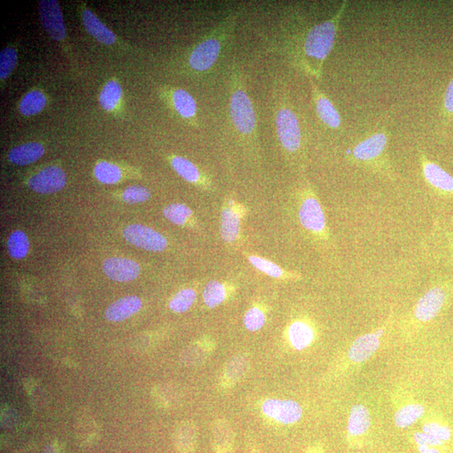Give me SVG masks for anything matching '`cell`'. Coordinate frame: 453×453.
<instances>
[{"label":"cell","instance_id":"cell-1","mask_svg":"<svg viewBox=\"0 0 453 453\" xmlns=\"http://www.w3.org/2000/svg\"><path fill=\"white\" fill-rule=\"evenodd\" d=\"M347 3H342L332 18L310 28L298 40L300 43L296 47L298 62L302 69L316 79H321L325 61L335 45L338 27L344 15Z\"/></svg>","mask_w":453,"mask_h":453},{"label":"cell","instance_id":"cell-2","mask_svg":"<svg viewBox=\"0 0 453 453\" xmlns=\"http://www.w3.org/2000/svg\"><path fill=\"white\" fill-rule=\"evenodd\" d=\"M235 20L234 15L223 20L220 26L195 47L189 56V65L193 70L205 72L214 67L223 50L228 32L235 24Z\"/></svg>","mask_w":453,"mask_h":453},{"label":"cell","instance_id":"cell-3","mask_svg":"<svg viewBox=\"0 0 453 453\" xmlns=\"http://www.w3.org/2000/svg\"><path fill=\"white\" fill-rule=\"evenodd\" d=\"M388 141L389 138L385 130H379L358 142L352 150L349 151L350 157L358 164L389 175L391 168L386 154Z\"/></svg>","mask_w":453,"mask_h":453},{"label":"cell","instance_id":"cell-4","mask_svg":"<svg viewBox=\"0 0 453 453\" xmlns=\"http://www.w3.org/2000/svg\"><path fill=\"white\" fill-rule=\"evenodd\" d=\"M298 216L301 226L310 235L319 239H329L324 208L311 189H305L302 195Z\"/></svg>","mask_w":453,"mask_h":453},{"label":"cell","instance_id":"cell-5","mask_svg":"<svg viewBox=\"0 0 453 453\" xmlns=\"http://www.w3.org/2000/svg\"><path fill=\"white\" fill-rule=\"evenodd\" d=\"M276 129L283 149L289 154L300 153L303 145V136L299 118L292 108L284 106L278 109Z\"/></svg>","mask_w":453,"mask_h":453},{"label":"cell","instance_id":"cell-6","mask_svg":"<svg viewBox=\"0 0 453 453\" xmlns=\"http://www.w3.org/2000/svg\"><path fill=\"white\" fill-rule=\"evenodd\" d=\"M230 113L232 123L244 136H250L256 129V116L254 106L247 93L237 86L231 92Z\"/></svg>","mask_w":453,"mask_h":453},{"label":"cell","instance_id":"cell-7","mask_svg":"<svg viewBox=\"0 0 453 453\" xmlns=\"http://www.w3.org/2000/svg\"><path fill=\"white\" fill-rule=\"evenodd\" d=\"M419 161L422 173L428 185L444 197L453 198V177L436 163L419 151Z\"/></svg>","mask_w":453,"mask_h":453},{"label":"cell","instance_id":"cell-8","mask_svg":"<svg viewBox=\"0 0 453 453\" xmlns=\"http://www.w3.org/2000/svg\"><path fill=\"white\" fill-rule=\"evenodd\" d=\"M124 237L132 246L147 251L162 252L168 246L167 239L160 232L141 224H132L126 228Z\"/></svg>","mask_w":453,"mask_h":453},{"label":"cell","instance_id":"cell-9","mask_svg":"<svg viewBox=\"0 0 453 453\" xmlns=\"http://www.w3.org/2000/svg\"><path fill=\"white\" fill-rule=\"evenodd\" d=\"M39 15L42 26L53 40L62 42L66 38L63 15L56 0H40Z\"/></svg>","mask_w":453,"mask_h":453},{"label":"cell","instance_id":"cell-10","mask_svg":"<svg viewBox=\"0 0 453 453\" xmlns=\"http://www.w3.org/2000/svg\"><path fill=\"white\" fill-rule=\"evenodd\" d=\"M447 301V292L442 287H434L428 289L420 298L413 311L416 321L426 324L434 320L438 315Z\"/></svg>","mask_w":453,"mask_h":453},{"label":"cell","instance_id":"cell-11","mask_svg":"<svg viewBox=\"0 0 453 453\" xmlns=\"http://www.w3.org/2000/svg\"><path fill=\"white\" fill-rule=\"evenodd\" d=\"M264 415L284 425H291L301 418V406L291 399H269L261 407Z\"/></svg>","mask_w":453,"mask_h":453},{"label":"cell","instance_id":"cell-12","mask_svg":"<svg viewBox=\"0 0 453 453\" xmlns=\"http://www.w3.org/2000/svg\"><path fill=\"white\" fill-rule=\"evenodd\" d=\"M66 182V174L63 169L48 166L29 180L28 184L35 193L51 194L62 190Z\"/></svg>","mask_w":453,"mask_h":453},{"label":"cell","instance_id":"cell-13","mask_svg":"<svg viewBox=\"0 0 453 453\" xmlns=\"http://www.w3.org/2000/svg\"><path fill=\"white\" fill-rule=\"evenodd\" d=\"M246 208L230 200L223 206L221 214V235L224 242L232 243L238 239L241 220L246 214Z\"/></svg>","mask_w":453,"mask_h":453},{"label":"cell","instance_id":"cell-14","mask_svg":"<svg viewBox=\"0 0 453 453\" xmlns=\"http://www.w3.org/2000/svg\"><path fill=\"white\" fill-rule=\"evenodd\" d=\"M310 83H311L312 100L315 104L316 112L321 123L331 129H340L342 118L335 105L317 88L312 80H310Z\"/></svg>","mask_w":453,"mask_h":453},{"label":"cell","instance_id":"cell-15","mask_svg":"<svg viewBox=\"0 0 453 453\" xmlns=\"http://www.w3.org/2000/svg\"><path fill=\"white\" fill-rule=\"evenodd\" d=\"M383 333L385 330L379 329L356 338L349 351L350 360L356 364L368 360L379 348Z\"/></svg>","mask_w":453,"mask_h":453},{"label":"cell","instance_id":"cell-16","mask_svg":"<svg viewBox=\"0 0 453 453\" xmlns=\"http://www.w3.org/2000/svg\"><path fill=\"white\" fill-rule=\"evenodd\" d=\"M103 269L109 279L118 283H127L136 280L141 272L140 265L136 261L117 257L106 260Z\"/></svg>","mask_w":453,"mask_h":453},{"label":"cell","instance_id":"cell-17","mask_svg":"<svg viewBox=\"0 0 453 453\" xmlns=\"http://www.w3.org/2000/svg\"><path fill=\"white\" fill-rule=\"evenodd\" d=\"M142 308L140 298L129 296L113 302L106 310L105 317L110 321H123L136 314Z\"/></svg>","mask_w":453,"mask_h":453},{"label":"cell","instance_id":"cell-18","mask_svg":"<svg viewBox=\"0 0 453 453\" xmlns=\"http://www.w3.org/2000/svg\"><path fill=\"white\" fill-rule=\"evenodd\" d=\"M81 19L88 33L102 44L112 45L116 42V35L105 26L93 11L84 9L81 12Z\"/></svg>","mask_w":453,"mask_h":453},{"label":"cell","instance_id":"cell-19","mask_svg":"<svg viewBox=\"0 0 453 453\" xmlns=\"http://www.w3.org/2000/svg\"><path fill=\"white\" fill-rule=\"evenodd\" d=\"M213 443L216 453H232L235 434L225 420H216L213 427Z\"/></svg>","mask_w":453,"mask_h":453},{"label":"cell","instance_id":"cell-20","mask_svg":"<svg viewBox=\"0 0 453 453\" xmlns=\"http://www.w3.org/2000/svg\"><path fill=\"white\" fill-rule=\"evenodd\" d=\"M44 152V147L39 143H26L12 149L9 153V160L15 165L27 166L38 161Z\"/></svg>","mask_w":453,"mask_h":453},{"label":"cell","instance_id":"cell-21","mask_svg":"<svg viewBox=\"0 0 453 453\" xmlns=\"http://www.w3.org/2000/svg\"><path fill=\"white\" fill-rule=\"evenodd\" d=\"M371 425V416L368 408L363 405H355L351 409L348 434L350 436H360L369 431Z\"/></svg>","mask_w":453,"mask_h":453},{"label":"cell","instance_id":"cell-22","mask_svg":"<svg viewBox=\"0 0 453 453\" xmlns=\"http://www.w3.org/2000/svg\"><path fill=\"white\" fill-rule=\"evenodd\" d=\"M170 101L180 116L187 120H194L197 116V104L189 92L184 89H174Z\"/></svg>","mask_w":453,"mask_h":453},{"label":"cell","instance_id":"cell-23","mask_svg":"<svg viewBox=\"0 0 453 453\" xmlns=\"http://www.w3.org/2000/svg\"><path fill=\"white\" fill-rule=\"evenodd\" d=\"M288 337L293 348L301 351L307 349L312 344L314 340V331L307 322L296 321L289 326Z\"/></svg>","mask_w":453,"mask_h":453},{"label":"cell","instance_id":"cell-24","mask_svg":"<svg viewBox=\"0 0 453 453\" xmlns=\"http://www.w3.org/2000/svg\"><path fill=\"white\" fill-rule=\"evenodd\" d=\"M198 429L193 423H184L175 432V442L181 453H193L198 443Z\"/></svg>","mask_w":453,"mask_h":453},{"label":"cell","instance_id":"cell-25","mask_svg":"<svg viewBox=\"0 0 453 453\" xmlns=\"http://www.w3.org/2000/svg\"><path fill=\"white\" fill-rule=\"evenodd\" d=\"M425 413V408L420 404H408L395 412L394 416L395 425L398 428H406L422 418Z\"/></svg>","mask_w":453,"mask_h":453},{"label":"cell","instance_id":"cell-26","mask_svg":"<svg viewBox=\"0 0 453 453\" xmlns=\"http://www.w3.org/2000/svg\"><path fill=\"white\" fill-rule=\"evenodd\" d=\"M171 166L180 177L193 184H199L202 181L201 173L193 162L182 157H174L170 161Z\"/></svg>","mask_w":453,"mask_h":453},{"label":"cell","instance_id":"cell-27","mask_svg":"<svg viewBox=\"0 0 453 453\" xmlns=\"http://www.w3.org/2000/svg\"><path fill=\"white\" fill-rule=\"evenodd\" d=\"M248 369H250V360L246 355H236L228 362L224 370V376L228 382H239L246 376Z\"/></svg>","mask_w":453,"mask_h":453},{"label":"cell","instance_id":"cell-28","mask_svg":"<svg viewBox=\"0 0 453 453\" xmlns=\"http://www.w3.org/2000/svg\"><path fill=\"white\" fill-rule=\"evenodd\" d=\"M122 88L116 80L108 81L100 95V104L106 111L116 109L122 97Z\"/></svg>","mask_w":453,"mask_h":453},{"label":"cell","instance_id":"cell-29","mask_svg":"<svg viewBox=\"0 0 453 453\" xmlns=\"http://www.w3.org/2000/svg\"><path fill=\"white\" fill-rule=\"evenodd\" d=\"M47 104V97L40 91H31L24 96L19 104V111L24 116H32L42 111Z\"/></svg>","mask_w":453,"mask_h":453},{"label":"cell","instance_id":"cell-30","mask_svg":"<svg viewBox=\"0 0 453 453\" xmlns=\"http://www.w3.org/2000/svg\"><path fill=\"white\" fill-rule=\"evenodd\" d=\"M225 285L217 280H212L204 289L202 297L204 303L209 308H217L226 299Z\"/></svg>","mask_w":453,"mask_h":453},{"label":"cell","instance_id":"cell-31","mask_svg":"<svg viewBox=\"0 0 453 453\" xmlns=\"http://www.w3.org/2000/svg\"><path fill=\"white\" fill-rule=\"evenodd\" d=\"M30 248L29 240L26 234L22 231L12 232L8 240V251L9 254L15 260H22L26 256Z\"/></svg>","mask_w":453,"mask_h":453},{"label":"cell","instance_id":"cell-32","mask_svg":"<svg viewBox=\"0 0 453 453\" xmlns=\"http://www.w3.org/2000/svg\"><path fill=\"white\" fill-rule=\"evenodd\" d=\"M440 122L443 132H446L453 123V77L444 93L440 110Z\"/></svg>","mask_w":453,"mask_h":453},{"label":"cell","instance_id":"cell-33","mask_svg":"<svg viewBox=\"0 0 453 453\" xmlns=\"http://www.w3.org/2000/svg\"><path fill=\"white\" fill-rule=\"evenodd\" d=\"M95 177L104 184H114L120 181L121 170L116 165L107 161L97 163L95 168Z\"/></svg>","mask_w":453,"mask_h":453},{"label":"cell","instance_id":"cell-34","mask_svg":"<svg viewBox=\"0 0 453 453\" xmlns=\"http://www.w3.org/2000/svg\"><path fill=\"white\" fill-rule=\"evenodd\" d=\"M163 214L175 225L182 226L185 225L193 216V212L184 204L174 203L167 206L163 211Z\"/></svg>","mask_w":453,"mask_h":453},{"label":"cell","instance_id":"cell-35","mask_svg":"<svg viewBox=\"0 0 453 453\" xmlns=\"http://www.w3.org/2000/svg\"><path fill=\"white\" fill-rule=\"evenodd\" d=\"M197 294L193 289H184L175 294L170 301L169 307L175 313L186 312L193 305Z\"/></svg>","mask_w":453,"mask_h":453},{"label":"cell","instance_id":"cell-36","mask_svg":"<svg viewBox=\"0 0 453 453\" xmlns=\"http://www.w3.org/2000/svg\"><path fill=\"white\" fill-rule=\"evenodd\" d=\"M17 51L13 47H6L0 52V79L2 81L10 77L17 64Z\"/></svg>","mask_w":453,"mask_h":453},{"label":"cell","instance_id":"cell-37","mask_svg":"<svg viewBox=\"0 0 453 453\" xmlns=\"http://www.w3.org/2000/svg\"><path fill=\"white\" fill-rule=\"evenodd\" d=\"M248 260H250L253 267L258 269V271L263 272L265 275L273 277V278L278 279L287 275L279 265L268 260L261 258V257L251 255L248 257Z\"/></svg>","mask_w":453,"mask_h":453},{"label":"cell","instance_id":"cell-38","mask_svg":"<svg viewBox=\"0 0 453 453\" xmlns=\"http://www.w3.org/2000/svg\"><path fill=\"white\" fill-rule=\"evenodd\" d=\"M244 326L250 332H257L263 328L265 324V316L258 308H252L244 316Z\"/></svg>","mask_w":453,"mask_h":453},{"label":"cell","instance_id":"cell-39","mask_svg":"<svg viewBox=\"0 0 453 453\" xmlns=\"http://www.w3.org/2000/svg\"><path fill=\"white\" fill-rule=\"evenodd\" d=\"M122 197L130 204L145 202L150 199V191L141 186H132L125 190Z\"/></svg>","mask_w":453,"mask_h":453},{"label":"cell","instance_id":"cell-40","mask_svg":"<svg viewBox=\"0 0 453 453\" xmlns=\"http://www.w3.org/2000/svg\"><path fill=\"white\" fill-rule=\"evenodd\" d=\"M422 431L434 436V438L438 439L443 443L447 442L452 436L450 428L435 422L426 423L422 427Z\"/></svg>","mask_w":453,"mask_h":453},{"label":"cell","instance_id":"cell-41","mask_svg":"<svg viewBox=\"0 0 453 453\" xmlns=\"http://www.w3.org/2000/svg\"><path fill=\"white\" fill-rule=\"evenodd\" d=\"M209 354V350L207 349L206 345H194L185 351L184 361L190 365H199L200 363L206 361Z\"/></svg>","mask_w":453,"mask_h":453},{"label":"cell","instance_id":"cell-42","mask_svg":"<svg viewBox=\"0 0 453 453\" xmlns=\"http://www.w3.org/2000/svg\"><path fill=\"white\" fill-rule=\"evenodd\" d=\"M414 440L416 444L425 445V446L438 447L442 446L443 442L438 439L434 438V436L425 434V432H416L414 434Z\"/></svg>","mask_w":453,"mask_h":453},{"label":"cell","instance_id":"cell-43","mask_svg":"<svg viewBox=\"0 0 453 453\" xmlns=\"http://www.w3.org/2000/svg\"><path fill=\"white\" fill-rule=\"evenodd\" d=\"M418 451L420 453H442L436 447L425 446V445H418Z\"/></svg>","mask_w":453,"mask_h":453},{"label":"cell","instance_id":"cell-44","mask_svg":"<svg viewBox=\"0 0 453 453\" xmlns=\"http://www.w3.org/2000/svg\"><path fill=\"white\" fill-rule=\"evenodd\" d=\"M448 241H449V248H450L451 256L453 260V231L450 232V235H449Z\"/></svg>","mask_w":453,"mask_h":453},{"label":"cell","instance_id":"cell-45","mask_svg":"<svg viewBox=\"0 0 453 453\" xmlns=\"http://www.w3.org/2000/svg\"><path fill=\"white\" fill-rule=\"evenodd\" d=\"M312 453H324V452H322L321 451H315Z\"/></svg>","mask_w":453,"mask_h":453},{"label":"cell","instance_id":"cell-46","mask_svg":"<svg viewBox=\"0 0 453 453\" xmlns=\"http://www.w3.org/2000/svg\"><path fill=\"white\" fill-rule=\"evenodd\" d=\"M252 453H255V452H252Z\"/></svg>","mask_w":453,"mask_h":453}]
</instances>
